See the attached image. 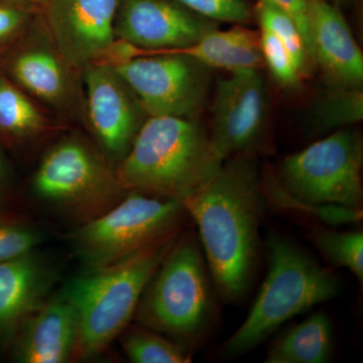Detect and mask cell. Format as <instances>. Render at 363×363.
<instances>
[{"instance_id": "1", "label": "cell", "mask_w": 363, "mask_h": 363, "mask_svg": "<svg viewBox=\"0 0 363 363\" xmlns=\"http://www.w3.org/2000/svg\"><path fill=\"white\" fill-rule=\"evenodd\" d=\"M181 203L198 227L217 290L227 303H238L252 284L266 206L255 152L226 159Z\"/></svg>"}, {"instance_id": "2", "label": "cell", "mask_w": 363, "mask_h": 363, "mask_svg": "<svg viewBox=\"0 0 363 363\" xmlns=\"http://www.w3.org/2000/svg\"><path fill=\"white\" fill-rule=\"evenodd\" d=\"M209 133L193 118L150 116L116 166L126 192L187 199L221 168Z\"/></svg>"}, {"instance_id": "3", "label": "cell", "mask_w": 363, "mask_h": 363, "mask_svg": "<svg viewBox=\"0 0 363 363\" xmlns=\"http://www.w3.org/2000/svg\"><path fill=\"white\" fill-rule=\"evenodd\" d=\"M179 234L167 236L116 264L85 272L68 284L65 291L77 309L79 321L72 359L99 354L124 330Z\"/></svg>"}, {"instance_id": "4", "label": "cell", "mask_w": 363, "mask_h": 363, "mask_svg": "<svg viewBox=\"0 0 363 363\" xmlns=\"http://www.w3.org/2000/svg\"><path fill=\"white\" fill-rule=\"evenodd\" d=\"M269 272L245 322L224 344L222 353L236 357L257 347L281 325L337 297L340 279L292 241L267 238Z\"/></svg>"}, {"instance_id": "5", "label": "cell", "mask_w": 363, "mask_h": 363, "mask_svg": "<svg viewBox=\"0 0 363 363\" xmlns=\"http://www.w3.org/2000/svg\"><path fill=\"white\" fill-rule=\"evenodd\" d=\"M113 164L84 136H64L43 157L33 176V192L60 213L84 223L128 193Z\"/></svg>"}, {"instance_id": "6", "label": "cell", "mask_w": 363, "mask_h": 363, "mask_svg": "<svg viewBox=\"0 0 363 363\" xmlns=\"http://www.w3.org/2000/svg\"><path fill=\"white\" fill-rule=\"evenodd\" d=\"M205 271L194 236H178L143 291L135 312L138 321L169 337H197L211 313Z\"/></svg>"}, {"instance_id": "7", "label": "cell", "mask_w": 363, "mask_h": 363, "mask_svg": "<svg viewBox=\"0 0 363 363\" xmlns=\"http://www.w3.org/2000/svg\"><path fill=\"white\" fill-rule=\"evenodd\" d=\"M186 214L175 200L128 192L105 213L81 224L72 245L85 272L95 271L180 233Z\"/></svg>"}, {"instance_id": "8", "label": "cell", "mask_w": 363, "mask_h": 363, "mask_svg": "<svg viewBox=\"0 0 363 363\" xmlns=\"http://www.w3.org/2000/svg\"><path fill=\"white\" fill-rule=\"evenodd\" d=\"M362 135L342 128L285 157L278 179L301 201L362 208Z\"/></svg>"}, {"instance_id": "9", "label": "cell", "mask_w": 363, "mask_h": 363, "mask_svg": "<svg viewBox=\"0 0 363 363\" xmlns=\"http://www.w3.org/2000/svg\"><path fill=\"white\" fill-rule=\"evenodd\" d=\"M0 72L60 116L85 121L81 74L68 63L43 18H35L0 56Z\"/></svg>"}, {"instance_id": "10", "label": "cell", "mask_w": 363, "mask_h": 363, "mask_svg": "<svg viewBox=\"0 0 363 363\" xmlns=\"http://www.w3.org/2000/svg\"><path fill=\"white\" fill-rule=\"evenodd\" d=\"M111 65L150 116L193 118L202 108L211 78V69L178 52H131L130 58Z\"/></svg>"}, {"instance_id": "11", "label": "cell", "mask_w": 363, "mask_h": 363, "mask_svg": "<svg viewBox=\"0 0 363 363\" xmlns=\"http://www.w3.org/2000/svg\"><path fill=\"white\" fill-rule=\"evenodd\" d=\"M81 76L85 85V121L99 149L118 164L145 123V109L111 64H90Z\"/></svg>"}, {"instance_id": "12", "label": "cell", "mask_w": 363, "mask_h": 363, "mask_svg": "<svg viewBox=\"0 0 363 363\" xmlns=\"http://www.w3.org/2000/svg\"><path fill=\"white\" fill-rule=\"evenodd\" d=\"M267 93L262 70L234 72L217 83L209 136L223 161L255 152L266 125Z\"/></svg>"}, {"instance_id": "13", "label": "cell", "mask_w": 363, "mask_h": 363, "mask_svg": "<svg viewBox=\"0 0 363 363\" xmlns=\"http://www.w3.org/2000/svg\"><path fill=\"white\" fill-rule=\"evenodd\" d=\"M121 0H49L43 20L68 63L82 73L102 62L116 44L114 23Z\"/></svg>"}, {"instance_id": "14", "label": "cell", "mask_w": 363, "mask_h": 363, "mask_svg": "<svg viewBox=\"0 0 363 363\" xmlns=\"http://www.w3.org/2000/svg\"><path fill=\"white\" fill-rule=\"evenodd\" d=\"M218 25L176 0H121L114 33L140 51H169L195 44Z\"/></svg>"}, {"instance_id": "15", "label": "cell", "mask_w": 363, "mask_h": 363, "mask_svg": "<svg viewBox=\"0 0 363 363\" xmlns=\"http://www.w3.org/2000/svg\"><path fill=\"white\" fill-rule=\"evenodd\" d=\"M314 64L330 85L362 87L363 56L340 9L328 0H308Z\"/></svg>"}, {"instance_id": "16", "label": "cell", "mask_w": 363, "mask_h": 363, "mask_svg": "<svg viewBox=\"0 0 363 363\" xmlns=\"http://www.w3.org/2000/svg\"><path fill=\"white\" fill-rule=\"evenodd\" d=\"M78 312L65 289L47 298L21 327L14 355L23 363H63L73 358Z\"/></svg>"}, {"instance_id": "17", "label": "cell", "mask_w": 363, "mask_h": 363, "mask_svg": "<svg viewBox=\"0 0 363 363\" xmlns=\"http://www.w3.org/2000/svg\"><path fill=\"white\" fill-rule=\"evenodd\" d=\"M54 281L35 253L0 262V340H9L47 300Z\"/></svg>"}, {"instance_id": "18", "label": "cell", "mask_w": 363, "mask_h": 363, "mask_svg": "<svg viewBox=\"0 0 363 363\" xmlns=\"http://www.w3.org/2000/svg\"><path fill=\"white\" fill-rule=\"evenodd\" d=\"M178 52L201 62L210 69L234 73L245 70H262L264 67L259 32L234 25L228 30L218 26L203 35L195 44L169 51L143 52Z\"/></svg>"}, {"instance_id": "19", "label": "cell", "mask_w": 363, "mask_h": 363, "mask_svg": "<svg viewBox=\"0 0 363 363\" xmlns=\"http://www.w3.org/2000/svg\"><path fill=\"white\" fill-rule=\"evenodd\" d=\"M52 130L51 121L33 98L0 72V145L23 149Z\"/></svg>"}, {"instance_id": "20", "label": "cell", "mask_w": 363, "mask_h": 363, "mask_svg": "<svg viewBox=\"0 0 363 363\" xmlns=\"http://www.w3.org/2000/svg\"><path fill=\"white\" fill-rule=\"evenodd\" d=\"M333 330L325 313H315L278 339L264 362L323 363L331 357Z\"/></svg>"}, {"instance_id": "21", "label": "cell", "mask_w": 363, "mask_h": 363, "mask_svg": "<svg viewBox=\"0 0 363 363\" xmlns=\"http://www.w3.org/2000/svg\"><path fill=\"white\" fill-rule=\"evenodd\" d=\"M262 188L266 201L271 203L277 209L308 215L330 226L357 223L362 220V208H350L332 204L316 205L301 201L291 195L283 187L278 177L271 172H267L264 180L262 178Z\"/></svg>"}, {"instance_id": "22", "label": "cell", "mask_w": 363, "mask_h": 363, "mask_svg": "<svg viewBox=\"0 0 363 363\" xmlns=\"http://www.w3.org/2000/svg\"><path fill=\"white\" fill-rule=\"evenodd\" d=\"M253 16L260 30L272 33L283 43L301 76L308 75L314 63L292 16L272 0H257L253 6Z\"/></svg>"}, {"instance_id": "23", "label": "cell", "mask_w": 363, "mask_h": 363, "mask_svg": "<svg viewBox=\"0 0 363 363\" xmlns=\"http://www.w3.org/2000/svg\"><path fill=\"white\" fill-rule=\"evenodd\" d=\"M330 86L315 105L314 123L318 130L336 131L362 123V88Z\"/></svg>"}, {"instance_id": "24", "label": "cell", "mask_w": 363, "mask_h": 363, "mask_svg": "<svg viewBox=\"0 0 363 363\" xmlns=\"http://www.w3.org/2000/svg\"><path fill=\"white\" fill-rule=\"evenodd\" d=\"M124 353L135 363H188V350L164 334L143 326L126 333L121 339Z\"/></svg>"}, {"instance_id": "25", "label": "cell", "mask_w": 363, "mask_h": 363, "mask_svg": "<svg viewBox=\"0 0 363 363\" xmlns=\"http://www.w3.org/2000/svg\"><path fill=\"white\" fill-rule=\"evenodd\" d=\"M312 240L318 250L334 267H344L363 281V233L315 229Z\"/></svg>"}, {"instance_id": "26", "label": "cell", "mask_w": 363, "mask_h": 363, "mask_svg": "<svg viewBox=\"0 0 363 363\" xmlns=\"http://www.w3.org/2000/svg\"><path fill=\"white\" fill-rule=\"evenodd\" d=\"M42 241L40 231L30 222L6 209H0V262L33 253Z\"/></svg>"}, {"instance_id": "27", "label": "cell", "mask_w": 363, "mask_h": 363, "mask_svg": "<svg viewBox=\"0 0 363 363\" xmlns=\"http://www.w3.org/2000/svg\"><path fill=\"white\" fill-rule=\"evenodd\" d=\"M259 35L264 67H267L272 77L283 87L298 86L302 76L285 45L267 30H260Z\"/></svg>"}, {"instance_id": "28", "label": "cell", "mask_w": 363, "mask_h": 363, "mask_svg": "<svg viewBox=\"0 0 363 363\" xmlns=\"http://www.w3.org/2000/svg\"><path fill=\"white\" fill-rule=\"evenodd\" d=\"M190 11L216 23L247 25L255 18L248 0H176Z\"/></svg>"}, {"instance_id": "29", "label": "cell", "mask_w": 363, "mask_h": 363, "mask_svg": "<svg viewBox=\"0 0 363 363\" xmlns=\"http://www.w3.org/2000/svg\"><path fill=\"white\" fill-rule=\"evenodd\" d=\"M33 20V11L0 2V45H11Z\"/></svg>"}, {"instance_id": "30", "label": "cell", "mask_w": 363, "mask_h": 363, "mask_svg": "<svg viewBox=\"0 0 363 363\" xmlns=\"http://www.w3.org/2000/svg\"><path fill=\"white\" fill-rule=\"evenodd\" d=\"M274 4H278L281 9H285L286 13L292 16L295 23H297L298 30L302 33L303 39L311 57L313 63L311 33H310L309 25V4L308 0H272Z\"/></svg>"}, {"instance_id": "31", "label": "cell", "mask_w": 363, "mask_h": 363, "mask_svg": "<svg viewBox=\"0 0 363 363\" xmlns=\"http://www.w3.org/2000/svg\"><path fill=\"white\" fill-rule=\"evenodd\" d=\"M13 176L11 164L0 145V209H6L13 194Z\"/></svg>"}, {"instance_id": "32", "label": "cell", "mask_w": 363, "mask_h": 363, "mask_svg": "<svg viewBox=\"0 0 363 363\" xmlns=\"http://www.w3.org/2000/svg\"><path fill=\"white\" fill-rule=\"evenodd\" d=\"M49 0H0L4 4H13L33 11V7H44Z\"/></svg>"}, {"instance_id": "33", "label": "cell", "mask_w": 363, "mask_h": 363, "mask_svg": "<svg viewBox=\"0 0 363 363\" xmlns=\"http://www.w3.org/2000/svg\"><path fill=\"white\" fill-rule=\"evenodd\" d=\"M328 1H330L331 4H334V6H336L341 9L344 6H350L352 0H328Z\"/></svg>"}, {"instance_id": "34", "label": "cell", "mask_w": 363, "mask_h": 363, "mask_svg": "<svg viewBox=\"0 0 363 363\" xmlns=\"http://www.w3.org/2000/svg\"><path fill=\"white\" fill-rule=\"evenodd\" d=\"M9 45H0V56H1L2 54H4V52H6V50L7 49V47H9Z\"/></svg>"}]
</instances>
